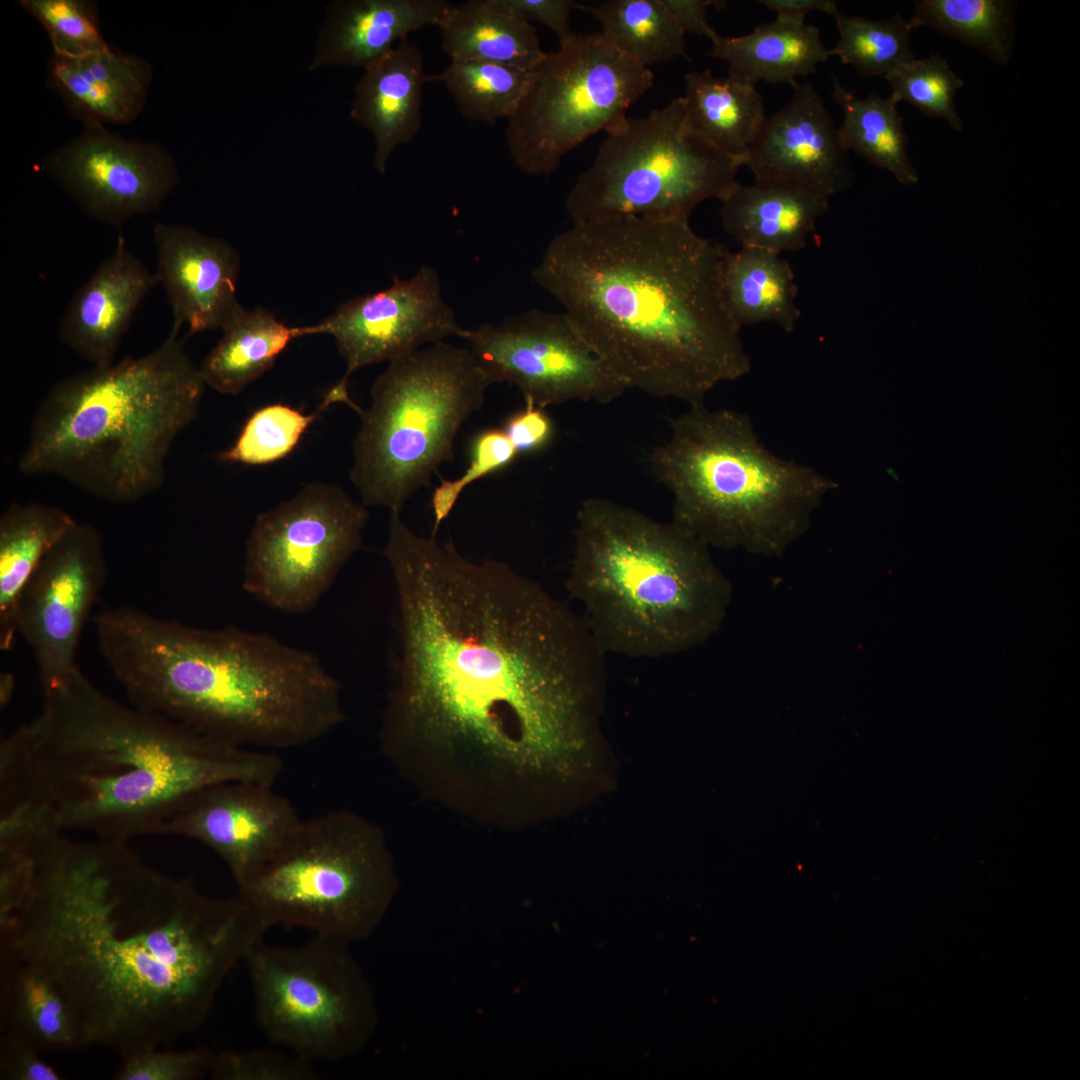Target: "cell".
Wrapping results in <instances>:
<instances>
[{
	"label": "cell",
	"instance_id": "1",
	"mask_svg": "<svg viewBox=\"0 0 1080 1080\" xmlns=\"http://www.w3.org/2000/svg\"><path fill=\"white\" fill-rule=\"evenodd\" d=\"M396 600L382 737L478 752L519 770H566L596 738L606 654L579 612L508 563L389 519Z\"/></svg>",
	"mask_w": 1080,
	"mask_h": 1080
},
{
	"label": "cell",
	"instance_id": "2",
	"mask_svg": "<svg viewBox=\"0 0 1080 1080\" xmlns=\"http://www.w3.org/2000/svg\"><path fill=\"white\" fill-rule=\"evenodd\" d=\"M267 930L238 894L206 895L127 843L59 833L26 853L19 897L0 917V958L58 983L82 1049L122 1056L195 1031Z\"/></svg>",
	"mask_w": 1080,
	"mask_h": 1080
},
{
	"label": "cell",
	"instance_id": "3",
	"mask_svg": "<svg viewBox=\"0 0 1080 1080\" xmlns=\"http://www.w3.org/2000/svg\"><path fill=\"white\" fill-rule=\"evenodd\" d=\"M726 250L688 220H589L553 237L532 277L628 389L694 405L751 370L724 295Z\"/></svg>",
	"mask_w": 1080,
	"mask_h": 1080
},
{
	"label": "cell",
	"instance_id": "4",
	"mask_svg": "<svg viewBox=\"0 0 1080 1080\" xmlns=\"http://www.w3.org/2000/svg\"><path fill=\"white\" fill-rule=\"evenodd\" d=\"M274 752L227 744L98 689L76 667L42 687L40 714L0 745V792L57 831L128 843L158 835L191 797L229 781L273 785Z\"/></svg>",
	"mask_w": 1080,
	"mask_h": 1080
},
{
	"label": "cell",
	"instance_id": "5",
	"mask_svg": "<svg viewBox=\"0 0 1080 1080\" xmlns=\"http://www.w3.org/2000/svg\"><path fill=\"white\" fill-rule=\"evenodd\" d=\"M93 623L133 705L221 742L295 748L344 721L341 686L320 659L267 633L199 628L128 606Z\"/></svg>",
	"mask_w": 1080,
	"mask_h": 1080
},
{
	"label": "cell",
	"instance_id": "6",
	"mask_svg": "<svg viewBox=\"0 0 1080 1080\" xmlns=\"http://www.w3.org/2000/svg\"><path fill=\"white\" fill-rule=\"evenodd\" d=\"M178 332L142 356L55 383L33 415L19 471L61 477L113 504L160 489L172 443L197 418L205 387Z\"/></svg>",
	"mask_w": 1080,
	"mask_h": 1080
},
{
	"label": "cell",
	"instance_id": "7",
	"mask_svg": "<svg viewBox=\"0 0 1080 1080\" xmlns=\"http://www.w3.org/2000/svg\"><path fill=\"white\" fill-rule=\"evenodd\" d=\"M573 539L565 587L606 655H677L719 631L732 586L710 547L673 522L591 497Z\"/></svg>",
	"mask_w": 1080,
	"mask_h": 1080
},
{
	"label": "cell",
	"instance_id": "8",
	"mask_svg": "<svg viewBox=\"0 0 1080 1080\" xmlns=\"http://www.w3.org/2000/svg\"><path fill=\"white\" fill-rule=\"evenodd\" d=\"M669 426L650 468L672 495L671 522L710 548L781 556L838 487L768 450L745 413L698 403Z\"/></svg>",
	"mask_w": 1080,
	"mask_h": 1080
},
{
	"label": "cell",
	"instance_id": "9",
	"mask_svg": "<svg viewBox=\"0 0 1080 1080\" xmlns=\"http://www.w3.org/2000/svg\"><path fill=\"white\" fill-rule=\"evenodd\" d=\"M490 385L469 348L444 341L390 361L373 383L353 442L350 478L361 502L401 513L453 460L455 438Z\"/></svg>",
	"mask_w": 1080,
	"mask_h": 1080
},
{
	"label": "cell",
	"instance_id": "10",
	"mask_svg": "<svg viewBox=\"0 0 1080 1080\" xmlns=\"http://www.w3.org/2000/svg\"><path fill=\"white\" fill-rule=\"evenodd\" d=\"M269 928H306L350 943L370 936L396 889L381 831L343 810L302 820L283 850L237 885Z\"/></svg>",
	"mask_w": 1080,
	"mask_h": 1080
},
{
	"label": "cell",
	"instance_id": "11",
	"mask_svg": "<svg viewBox=\"0 0 1080 1080\" xmlns=\"http://www.w3.org/2000/svg\"><path fill=\"white\" fill-rule=\"evenodd\" d=\"M743 166L694 133L682 97L606 133L565 199L572 223L619 216L688 220L701 202L722 201Z\"/></svg>",
	"mask_w": 1080,
	"mask_h": 1080
},
{
	"label": "cell",
	"instance_id": "12",
	"mask_svg": "<svg viewBox=\"0 0 1080 1080\" xmlns=\"http://www.w3.org/2000/svg\"><path fill=\"white\" fill-rule=\"evenodd\" d=\"M345 941L313 934L297 946L258 941L244 959L256 1022L277 1046L312 1062L364 1048L376 1025L372 990Z\"/></svg>",
	"mask_w": 1080,
	"mask_h": 1080
},
{
	"label": "cell",
	"instance_id": "13",
	"mask_svg": "<svg viewBox=\"0 0 1080 1080\" xmlns=\"http://www.w3.org/2000/svg\"><path fill=\"white\" fill-rule=\"evenodd\" d=\"M653 79L648 67L623 55L600 32L560 41L531 70L507 118L505 139L514 165L528 175L552 173L565 154L619 125Z\"/></svg>",
	"mask_w": 1080,
	"mask_h": 1080
},
{
	"label": "cell",
	"instance_id": "14",
	"mask_svg": "<svg viewBox=\"0 0 1080 1080\" xmlns=\"http://www.w3.org/2000/svg\"><path fill=\"white\" fill-rule=\"evenodd\" d=\"M367 506L340 487L306 485L260 513L245 544L243 589L288 614L312 610L362 544Z\"/></svg>",
	"mask_w": 1080,
	"mask_h": 1080
},
{
	"label": "cell",
	"instance_id": "15",
	"mask_svg": "<svg viewBox=\"0 0 1080 1080\" xmlns=\"http://www.w3.org/2000/svg\"><path fill=\"white\" fill-rule=\"evenodd\" d=\"M491 385L509 382L545 409L567 401L609 404L628 389L565 313L531 309L497 324L462 328Z\"/></svg>",
	"mask_w": 1080,
	"mask_h": 1080
},
{
	"label": "cell",
	"instance_id": "16",
	"mask_svg": "<svg viewBox=\"0 0 1080 1080\" xmlns=\"http://www.w3.org/2000/svg\"><path fill=\"white\" fill-rule=\"evenodd\" d=\"M106 575L100 532L76 522L28 580L17 606L16 629L33 654L42 687L78 667L81 635Z\"/></svg>",
	"mask_w": 1080,
	"mask_h": 1080
},
{
	"label": "cell",
	"instance_id": "17",
	"mask_svg": "<svg viewBox=\"0 0 1080 1080\" xmlns=\"http://www.w3.org/2000/svg\"><path fill=\"white\" fill-rule=\"evenodd\" d=\"M49 154L51 177L90 217L109 225L157 210L179 182L173 157L157 143L128 140L104 125Z\"/></svg>",
	"mask_w": 1080,
	"mask_h": 1080
},
{
	"label": "cell",
	"instance_id": "18",
	"mask_svg": "<svg viewBox=\"0 0 1080 1080\" xmlns=\"http://www.w3.org/2000/svg\"><path fill=\"white\" fill-rule=\"evenodd\" d=\"M462 327L443 298L436 269L422 266L413 276L376 293L352 298L318 324L298 327L299 336H332L346 363L338 382L348 387L350 375L365 366L459 335Z\"/></svg>",
	"mask_w": 1080,
	"mask_h": 1080
},
{
	"label": "cell",
	"instance_id": "19",
	"mask_svg": "<svg viewBox=\"0 0 1080 1080\" xmlns=\"http://www.w3.org/2000/svg\"><path fill=\"white\" fill-rule=\"evenodd\" d=\"M302 820L293 803L272 785L229 781L191 797L158 835L206 846L225 863L237 886L283 850Z\"/></svg>",
	"mask_w": 1080,
	"mask_h": 1080
},
{
	"label": "cell",
	"instance_id": "20",
	"mask_svg": "<svg viewBox=\"0 0 1080 1080\" xmlns=\"http://www.w3.org/2000/svg\"><path fill=\"white\" fill-rule=\"evenodd\" d=\"M786 105L765 118L743 166L755 180L793 185L829 198L851 180L847 151L823 99L810 82H797Z\"/></svg>",
	"mask_w": 1080,
	"mask_h": 1080
},
{
	"label": "cell",
	"instance_id": "21",
	"mask_svg": "<svg viewBox=\"0 0 1080 1080\" xmlns=\"http://www.w3.org/2000/svg\"><path fill=\"white\" fill-rule=\"evenodd\" d=\"M155 277L173 315L190 334L222 329L242 307L236 290L239 256L225 241L179 224L153 227Z\"/></svg>",
	"mask_w": 1080,
	"mask_h": 1080
},
{
	"label": "cell",
	"instance_id": "22",
	"mask_svg": "<svg viewBox=\"0 0 1080 1080\" xmlns=\"http://www.w3.org/2000/svg\"><path fill=\"white\" fill-rule=\"evenodd\" d=\"M156 284L155 274L120 236L68 303L59 325L61 341L92 366L113 363L135 311Z\"/></svg>",
	"mask_w": 1080,
	"mask_h": 1080
},
{
	"label": "cell",
	"instance_id": "23",
	"mask_svg": "<svg viewBox=\"0 0 1080 1080\" xmlns=\"http://www.w3.org/2000/svg\"><path fill=\"white\" fill-rule=\"evenodd\" d=\"M453 4L446 0H338L327 7L310 69L346 65L366 70L397 41L437 26Z\"/></svg>",
	"mask_w": 1080,
	"mask_h": 1080
},
{
	"label": "cell",
	"instance_id": "24",
	"mask_svg": "<svg viewBox=\"0 0 1080 1080\" xmlns=\"http://www.w3.org/2000/svg\"><path fill=\"white\" fill-rule=\"evenodd\" d=\"M47 84L83 125L129 124L143 110L152 80L151 64L111 45L81 57L52 54Z\"/></svg>",
	"mask_w": 1080,
	"mask_h": 1080
},
{
	"label": "cell",
	"instance_id": "25",
	"mask_svg": "<svg viewBox=\"0 0 1080 1080\" xmlns=\"http://www.w3.org/2000/svg\"><path fill=\"white\" fill-rule=\"evenodd\" d=\"M426 77L422 51L404 38L355 84L350 115L371 133L373 165L380 173L393 151L411 142L422 126Z\"/></svg>",
	"mask_w": 1080,
	"mask_h": 1080
},
{
	"label": "cell",
	"instance_id": "26",
	"mask_svg": "<svg viewBox=\"0 0 1080 1080\" xmlns=\"http://www.w3.org/2000/svg\"><path fill=\"white\" fill-rule=\"evenodd\" d=\"M721 223L740 247L796 252L829 206V198L770 181L739 182L721 201Z\"/></svg>",
	"mask_w": 1080,
	"mask_h": 1080
},
{
	"label": "cell",
	"instance_id": "27",
	"mask_svg": "<svg viewBox=\"0 0 1080 1080\" xmlns=\"http://www.w3.org/2000/svg\"><path fill=\"white\" fill-rule=\"evenodd\" d=\"M1 959V1041L40 1052L82 1049L75 1011L58 983L31 964Z\"/></svg>",
	"mask_w": 1080,
	"mask_h": 1080
},
{
	"label": "cell",
	"instance_id": "28",
	"mask_svg": "<svg viewBox=\"0 0 1080 1080\" xmlns=\"http://www.w3.org/2000/svg\"><path fill=\"white\" fill-rule=\"evenodd\" d=\"M709 54L725 61L728 75L743 82L791 86L798 78L816 72L818 65L831 56L821 41L818 27L778 18L756 26L745 35H718Z\"/></svg>",
	"mask_w": 1080,
	"mask_h": 1080
},
{
	"label": "cell",
	"instance_id": "29",
	"mask_svg": "<svg viewBox=\"0 0 1080 1080\" xmlns=\"http://www.w3.org/2000/svg\"><path fill=\"white\" fill-rule=\"evenodd\" d=\"M77 521L42 503H11L0 517V648L13 647L21 594L47 553Z\"/></svg>",
	"mask_w": 1080,
	"mask_h": 1080
},
{
	"label": "cell",
	"instance_id": "30",
	"mask_svg": "<svg viewBox=\"0 0 1080 1080\" xmlns=\"http://www.w3.org/2000/svg\"><path fill=\"white\" fill-rule=\"evenodd\" d=\"M442 51L451 61H480L532 70L545 53L535 27L496 0H468L452 6L438 25Z\"/></svg>",
	"mask_w": 1080,
	"mask_h": 1080
},
{
	"label": "cell",
	"instance_id": "31",
	"mask_svg": "<svg viewBox=\"0 0 1080 1080\" xmlns=\"http://www.w3.org/2000/svg\"><path fill=\"white\" fill-rule=\"evenodd\" d=\"M686 120L698 136L739 159L744 156L765 118L763 99L755 85L710 70L684 76Z\"/></svg>",
	"mask_w": 1080,
	"mask_h": 1080
},
{
	"label": "cell",
	"instance_id": "32",
	"mask_svg": "<svg viewBox=\"0 0 1080 1080\" xmlns=\"http://www.w3.org/2000/svg\"><path fill=\"white\" fill-rule=\"evenodd\" d=\"M722 282L728 307L742 327L773 322L794 330L801 312L798 287L789 262L767 250L740 247L724 254Z\"/></svg>",
	"mask_w": 1080,
	"mask_h": 1080
},
{
	"label": "cell",
	"instance_id": "33",
	"mask_svg": "<svg viewBox=\"0 0 1080 1080\" xmlns=\"http://www.w3.org/2000/svg\"><path fill=\"white\" fill-rule=\"evenodd\" d=\"M221 330L220 340L198 368L205 386L225 395L240 393L262 376L300 337L298 327L278 321L264 308L241 307Z\"/></svg>",
	"mask_w": 1080,
	"mask_h": 1080
},
{
	"label": "cell",
	"instance_id": "34",
	"mask_svg": "<svg viewBox=\"0 0 1080 1080\" xmlns=\"http://www.w3.org/2000/svg\"><path fill=\"white\" fill-rule=\"evenodd\" d=\"M832 80L831 96L843 113L837 127L843 148L886 169L904 185L916 184L918 175L907 152L908 138L894 98L876 93L859 98L835 76Z\"/></svg>",
	"mask_w": 1080,
	"mask_h": 1080
},
{
	"label": "cell",
	"instance_id": "35",
	"mask_svg": "<svg viewBox=\"0 0 1080 1080\" xmlns=\"http://www.w3.org/2000/svg\"><path fill=\"white\" fill-rule=\"evenodd\" d=\"M590 12L603 37L642 66L687 57L686 33L663 0H607Z\"/></svg>",
	"mask_w": 1080,
	"mask_h": 1080
},
{
	"label": "cell",
	"instance_id": "36",
	"mask_svg": "<svg viewBox=\"0 0 1080 1080\" xmlns=\"http://www.w3.org/2000/svg\"><path fill=\"white\" fill-rule=\"evenodd\" d=\"M1012 5L1002 0H921L908 21L911 30L929 27L985 53L1004 65L1012 53Z\"/></svg>",
	"mask_w": 1080,
	"mask_h": 1080
},
{
	"label": "cell",
	"instance_id": "37",
	"mask_svg": "<svg viewBox=\"0 0 1080 1080\" xmlns=\"http://www.w3.org/2000/svg\"><path fill=\"white\" fill-rule=\"evenodd\" d=\"M531 70L491 62L451 61L426 81L440 82L461 115L489 125L508 118L523 97Z\"/></svg>",
	"mask_w": 1080,
	"mask_h": 1080
},
{
	"label": "cell",
	"instance_id": "38",
	"mask_svg": "<svg viewBox=\"0 0 1080 1080\" xmlns=\"http://www.w3.org/2000/svg\"><path fill=\"white\" fill-rule=\"evenodd\" d=\"M335 403L340 399L329 390L310 414L283 403L262 406L247 418L235 442L216 457L222 462L252 466L278 462L296 449L319 414Z\"/></svg>",
	"mask_w": 1080,
	"mask_h": 1080
},
{
	"label": "cell",
	"instance_id": "39",
	"mask_svg": "<svg viewBox=\"0 0 1080 1080\" xmlns=\"http://www.w3.org/2000/svg\"><path fill=\"white\" fill-rule=\"evenodd\" d=\"M839 32L836 46L829 50L841 62L853 66L863 77L886 76L900 64L914 58L910 49L911 28L900 12L886 19L833 17Z\"/></svg>",
	"mask_w": 1080,
	"mask_h": 1080
},
{
	"label": "cell",
	"instance_id": "40",
	"mask_svg": "<svg viewBox=\"0 0 1080 1080\" xmlns=\"http://www.w3.org/2000/svg\"><path fill=\"white\" fill-rule=\"evenodd\" d=\"M885 79L892 90L890 96L897 103L908 102L923 114L944 119L955 130H962L954 97L964 82L939 54L904 62Z\"/></svg>",
	"mask_w": 1080,
	"mask_h": 1080
},
{
	"label": "cell",
	"instance_id": "41",
	"mask_svg": "<svg viewBox=\"0 0 1080 1080\" xmlns=\"http://www.w3.org/2000/svg\"><path fill=\"white\" fill-rule=\"evenodd\" d=\"M18 5L46 31L54 55L81 57L108 48L98 7L89 0H20Z\"/></svg>",
	"mask_w": 1080,
	"mask_h": 1080
},
{
	"label": "cell",
	"instance_id": "42",
	"mask_svg": "<svg viewBox=\"0 0 1080 1080\" xmlns=\"http://www.w3.org/2000/svg\"><path fill=\"white\" fill-rule=\"evenodd\" d=\"M213 1080H319L314 1062L282 1048H256L215 1053Z\"/></svg>",
	"mask_w": 1080,
	"mask_h": 1080
},
{
	"label": "cell",
	"instance_id": "43",
	"mask_svg": "<svg viewBox=\"0 0 1080 1080\" xmlns=\"http://www.w3.org/2000/svg\"><path fill=\"white\" fill-rule=\"evenodd\" d=\"M519 453L503 428H486L474 438L471 460L465 473L452 481L441 480L431 499L434 516L432 536L449 516L462 491L474 481L511 465Z\"/></svg>",
	"mask_w": 1080,
	"mask_h": 1080
},
{
	"label": "cell",
	"instance_id": "44",
	"mask_svg": "<svg viewBox=\"0 0 1080 1080\" xmlns=\"http://www.w3.org/2000/svg\"><path fill=\"white\" fill-rule=\"evenodd\" d=\"M215 1052L207 1048L140 1050L121 1056L115 1080H199L210 1075Z\"/></svg>",
	"mask_w": 1080,
	"mask_h": 1080
},
{
	"label": "cell",
	"instance_id": "45",
	"mask_svg": "<svg viewBox=\"0 0 1080 1080\" xmlns=\"http://www.w3.org/2000/svg\"><path fill=\"white\" fill-rule=\"evenodd\" d=\"M496 2L522 21L545 25L558 37L559 42L574 33L570 27V16L574 9L581 7L573 0H496Z\"/></svg>",
	"mask_w": 1080,
	"mask_h": 1080
},
{
	"label": "cell",
	"instance_id": "46",
	"mask_svg": "<svg viewBox=\"0 0 1080 1080\" xmlns=\"http://www.w3.org/2000/svg\"><path fill=\"white\" fill-rule=\"evenodd\" d=\"M519 454L544 448L551 441L554 425L545 409L525 402L524 408L511 414L503 427Z\"/></svg>",
	"mask_w": 1080,
	"mask_h": 1080
},
{
	"label": "cell",
	"instance_id": "47",
	"mask_svg": "<svg viewBox=\"0 0 1080 1080\" xmlns=\"http://www.w3.org/2000/svg\"><path fill=\"white\" fill-rule=\"evenodd\" d=\"M39 1050L25 1044L1 1041V1080H62L56 1068L46 1062Z\"/></svg>",
	"mask_w": 1080,
	"mask_h": 1080
},
{
	"label": "cell",
	"instance_id": "48",
	"mask_svg": "<svg viewBox=\"0 0 1080 1080\" xmlns=\"http://www.w3.org/2000/svg\"><path fill=\"white\" fill-rule=\"evenodd\" d=\"M678 25L686 33L704 36L712 42L719 34L709 24L708 8L726 6L725 1L713 0H663Z\"/></svg>",
	"mask_w": 1080,
	"mask_h": 1080
},
{
	"label": "cell",
	"instance_id": "49",
	"mask_svg": "<svg viewBox=\"0 0 1080 1080\" xmlns=\"http://www.w3.org/2000/svg\"><path fill=\"white\" fill-rule=\"evenodd\" d=\"M760 4L773 11L776 18L799 23H804L805 16L812 12H822L834 17L838 12V6L833 0H761Z\"/></svg>",
	"mask_w": 1080,
	"mask_h": 1080
},
{
	"label": "cell",
	"instance_id": "50",
	"mask_svg": "<svg viewBox=\"0 0 1080 1080\" xmlns=\"http://www.w3.org/2000/svg\"><path fill=\"white\" fill-rule=\"evenodd\" d=\"M15 688V679L10 672H1L0 674V703L1 707H5L12 698Z\"/></svg>",
	"mask_w": 1080,
	"mask_h": 1080
}]
</instances>
